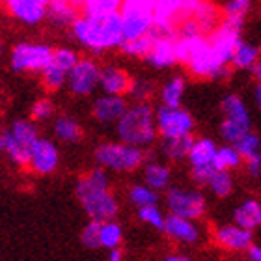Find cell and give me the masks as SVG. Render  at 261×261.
<instances>
[{
  "mask_svg": "<svg viewBox=\"0 0 261 261\" xmlns=\"http://www.w3.org/2000/svg\"><path fill=\"white\" fill-rule=\"evenodd\" d=\"M235 149L239 151V155L243 157V161L250 157H256L259 155V147H261V140H259V135H256L254 130H248L246 135H243L239 140L233 144Z\"/></svg>",
  "mask_w": 261,
  "mask_h": 261,
  "instance_id": "obj_37",
  "label": "cell"
},
{
  "mask_svg": "<svg viewBox=\"0 0 261 261\" xmlns=\"http://www.w3.org/2000/svg\"><path fill=\"white\" fill-rule=\"evenodd\" d=\"M129 200H130V203L136 207L155 205V203L159 201V192L153 191L151 187H147L146 183H142V185H133L129 191Z\"/></svg>",
  "mask_w": 261,
  "mask_h": 261,
  "instance_id": "obj_36",
  "label": "cell"
},
{
  "mask_svg": "<svg viewBox=\"0 0 261 261\" xmlns=\"http://www.w3.org/2000/svg\"><path fill=\"white\" fill-rule=\"evenodd\" d=\"M194 127V118L183 107H164V105H161L155 110V129H157V136H161V138L192 135Z\"/></svg>",
  "mask_w": 261,
  "mask_h": 261,
  "instance_id": "obj_11",
  "label": "cell"
},
{
  "mask_svg": "<svg viewBox=\"0 0 261 261\" xmlns=\"http://www.w3.org/2000/svg\"><path fill=\"white\" fill-rule=\"evenodd\" d=\"M107 261H123V254H121L118 248H114V250H110L109 259H107Z\"/></svg>",
  "mask_w": 261,
  "mask_h": 261,
  "instance_id": "obj_45",
  "label": "cell"
},
{
  "mask_svg": "<svg viewBox=\"0 0 261 261\" xmlns=\"http://www.w3.org/2000/svg\"><path fill=\"white\" fill-rule=\"evenodd\" d=\"M259 45L248 39H241L239 45L235 47L231 60H229V67L237 71H250L254 65L259 64Z\"/></svg>",
  "mask_w": 261,
  "mask_h": 261,
  "instance_id": "obj_24",
  "label": "cell"
},
{
  "mask_svg": "<svg viewBox=\"0 0 261 261\" xmlns=\"http://www.w3.org/2000/svg\"><path fill=\"white\" fill-rule=\"evenodd\" d=\"M121 239H123V229L120 224L114 222V218L99 224V246L114 250L121 245Z\"/></svg>",
  "mask_w": 261,
  "mask_h": 261,
  "instance_id": "obj_32",
  "label": "cell"
},
{
  "mask_svg": "<svg viewBox=\"0 0 261 261\" xmlns=\"http://www.w3.org/2000/svg\"><path fill=\"white\" fill-rule=\"evenodd\" d=\"M53 45L47 41H19L10 50V67L15 73H39L49 64L53 56Z\"/></svg>",
  "mask_w": 261,
  "mask_h": 261,
  "instance_id": "obj_8",
  "label": "cell"
},
{
  "mask_svg": "<svg viewBox=\"0 0 261 261\" xmlns=\"http://www.w3.org/2000/svg\"><path fill=\"white\" fill-rule=\"evenodd\" d=\"M81 13V8L73 4L71 0H50L47 8V17L45 21H49L55 28H69L76 17Z\"/></svg>",
  "mask_w": 261,
  "mask_h": 261,
  "instance_id": "obj_21",
  "label": "cell"
},
{
  "mask_svg": "<svg viewBox=\"0 0 261 261\" xmlns=\"http://www.w3.org/2000/svg\"><path fill=\"white\" fill-rule=\"evenodd\" d=\"M116 135L121 142L146 149L157 140L155 110L149 103L127 105L125 112L114 123Z\"/></svg>",
  "mask_w": 261,
  "mask_h": 261,
  "instance_id": "obj_3",
  "label": "cell"
},
{
  "mask_svg": "<svg viewBox=\"0 0 261 261\" xmlns=\"http://www.w3.org/2000/svg\"><path fill=\"white\" fill-rule=\"evenodd\" d=\"M127 99L125 95H110L103 93L99 97L93 99L92 103V116L93 120L101 123V125H114L120 120V116L127 109Z\"/></svg>",
  "mask_w": 261,
  "mask_h": 261,
  "instance_id": "obj_17",
  "label": "cell"
},
{
  "mask_svg": "<svg viewBox=\"0 0 261 261\" xmlns=\"http://www.w3.org/2000/svg\"><path fill=\"white\" fill-rule=\"evenodd\" d=\"M187 93V79L185 75H170L159 88V99L164 107H181Z\"/></svg>",
  "mask_w": 261,
  "mask_h": 261,
  "instance_id": "obj_23",
  "label": "cell"
},
{
  "mask_svg": "<svg viewBox=\"0 0 261 261\" xmlns=\"http://www.w3.org/2000/svg\"><path fill=\"white\" fill-rule=\"evenodd\" d=\"M254 0H226V4L220 10V17L229 22L245 27V21L252 10Z\"/></svg>",
  "mask_w": 261,
  "mask_h": 261,
  "instance_id": "obj_30",
  "label": "cell"
},
{
  "mask_svg": "<svg viewBox=\"0 0 261 261\" xmlns=\"http://www.w3.org/2000/svg\"><path fill=\"white\" fill-rule=\"evenodd\" d=\"M215 239L222 248L226 250H233V252H241L246 250L248 246L254 243V231L250 229H245L237 226V224H224L217 229L215 233Z\"/></svg>",
  "mask_w": 261,
  "mask_h": 261,
  "instance_id": "obj_19",
  "label": "cell"
},
{
  "mask_svg": "<svg viewBox=\"0 0 261 261\" xmlns=\"http://www.w3.org/2000/svg\"><path fill=\"white\" fill-rule=\"evenodd\" d=\"M205 185L209 187V191L215 196H218V198H228V196L231 194V191H233V177H231V174L226 172V170L215 168V172L209 175V179H207Z\"/></svg>",
  "mask_w": 261,
  "mask_h": 261,
  "instance_id": "obj_33",
  "label": "cell"
},
{
  "mask_svg": "<svg viewBox=\"0 0 261 261\" xmlns=\"http://www.w3.org/2000/svg\"><path fill=\"white\" fill-rule=\"evenodd\" d=\"M189 17L201 28V32L209 34L220 21V10L211 0H198Z\"/></svg>",
  "mask_w": 261,
  "mask_h": 261,
  "instance_id": "obj_26",
  "label": "cell"
},
{
  "mask_svg": "<svg viewBox=\"0 0 261 261\" xmlns=\"http://www.w3.org/2000/svg\"><path fill=\"white\" fill-rule=\"evenodd\" d=\"M155 92H157V86H155V82H153L151 79L138 76V79H133V81H130L127 95H130L135 103H149V99L153 97Z\"/></svg>",
  "mask_w": 261,
  "mask_h": 261,
  "instance_id": "obj_34",
  "label": "cell"
},
{
  "mask_svg": "<svg viewBox=\"0 0 261 261\" xmlns=\"http://www.w3.org/2000/svg\"><path fill=\"white\" fill-rule=\"evenodd\" d=\"M76 198L81 200L84 213H86L90 220H112L118 215V200L114 194L110 192V177L109 170L97 168L90 170L84 174L81 179L76 181Z\"/></svg>",
  "mask_w": 261,
  "mask_h": 261,
  "instance_id": "obj_2",
  "label": "cell"
},
{
  "mask_svg": "<svg viewBox=\"0 0 261 261\" xmlns=\"http://www.w3.org/2000/svg\"><path fill=\"white\" fill-rule=\"evenodd\" d=\"M79 58H81V55L73 47H55L49 64L39 71L41 86L50 93L60 92L65 84L67 73H69L71 67L75 65V62Z\"/></svg>",
  "mask_w": 261,
  "mask_h": 261,
  "instance_id": "obj_9",
  "label": "cell"
},
{
  "mask_svg": "<svg viewBox=\"0 0 261 261\" xmlns=\"http://www.w3.org/2000/svg\"><path fill=\"white\" fill-rule=\"evenodd\" d=\"M166 205L170 209V215L189 218V220L201 218L207 209L205 198L201 192L192 191V189H179V187H174L168 191Z\"/></svg>",
  "mask_w": 261,
  "mask_h": 261,
  "instance_id": "obj_13",
  "label": "cell"
},
{
  "mask_svg": "<svg viewBox=\"0 0 261 261\" xmlns=\"http://www.w3.org/2000/svg\"><path fill=\"white\" fill-rule=\"evenodd\" d=\"M93 159L97 166L110 172H135L146 161V151L121 140L103 142L95 147Z\"/></svg>",
  "mask_w": 261,
  "mask_h": 261,
  "instance_id": "obj_4",
  "label": "cell"
},
{
  "mask_svg": "<svg viewBox=\"0 0 261 261\" xmlns=\"http://www.w3.org/2000/svg\"><path fill=\"white\" fill-rule=\"evenodd\" d=\"M73 39L93 56L116 50L123 43L118 11L109 13H79L69 27Z\"/></svg>",
  "mask_w": 261,
  "mask_h": 261,
  "instance_id": "obj_1",
  "label": "cell"
},
{
  "mask_svg": "<svg viewBox=\"0 0 261 261\" xmlns=\"http://www.w3.org/2000/svg\"><path fill=\"white\" fill-rule=\"evenodd\" d=\"M153 43V34H146L136 39H127L118 47V50H121V55L129 56V58H144L147 55V50Z\"/></svg>",
  "mask_w": 261,
  "mask_h": 261,
  "instance_id": "obj_35",
  "label": "cell"
},
{
  "mask_svg": "<svg viewBox=\"0 0 261 261\" xmlns=\"http://www.w3.org/2000/svg\"><path fill=\"white\" fill-rule=\"evenodd\" d=\"M118 13L121 21L123 41L136 39L151 32L153 22H155V2L153 0H121Z\"/></svg>",
  "mask_w": 261,
  "mask_h": 261,
  "instance_id": "obj_6",
  "label": "cell"
},
{
  "mask_svg": "<svg viewBox=\"0 0 261 261\" xmlns=\"http://www.w3.org/2000/svg\"><path fill=\"white\" fill-rule=\"evenodd\" d=\"M252 95H254V103L257 105V109L261 107V86H259V81L254 84V90H252Z\"/></svg>",
  "mask_w": 261,
  "mask_h": 261,
  "instance_id": "obj_44",
  "label": "cell"
},
{
  "mask_svg": "<svg viewBox=\"0 0 261 261\" xmlns=\"http://www.w3.org/2000/svg\"><path fill=\"white\" fill-rule=\"evenodd\" d=\"M0 149H2V130H0Z\"/></svg>",
  "mask_w": 261,
  "mask_h": 261,
  "instance_id": "obj_47",
  "label": "cell"
},
{
  "mask_svg": "<svg viewBox=\"0 0 261 261\" xmlns=\"http://www.w3.org/2000/svg\"><path fill=\"white\" fill-rule=\"evenodd\" d=\"M138 218H140L142 222H146L147 226H153V228L163 229L164 215H163V211L157 207V203H155V205L138 207Z\"/></svg>",
  "mask_w": 261,
  "mask_h": 261,
  "instance_id": "obj_40",
  "label": "cell"
},
{
  "mask_svg": "<svg viewBox=\"0 0 261 261\" xmlns=\"http://www.w3.org/2000/svg\"><path fill=\"white\" fill-rule=\"evenodd\" d=\"M58 164H60L58 146L53 140H49V138H41L39 136L38 140L34 142L32 149H30L27 166L32 170L34 174L49 175L53 172H56Z\"/></svg>",
  "mask_w": 261,
  "mask_h": 261,
  "instance_id": "obj_16",
  "label": "cell"
},
{
  "mask_svg": "<svg viewBox=\"0 0 261 261\" xmlns=\"http://www.w3.org/2000/svg\"><path fill=\"white\" fill-rule=\"evenodd\" d=\"M192 135L187 136H174V138H163V155L170 161H183L187 159V153L191 149Z\"/></svg>",
  "mask_w": 261,
  "mask_h": 261,
  "instance_id": "obj_31",
  "label": "cell"
},
{
  "mask_svg": "<svg viewBox=\"0 0 261 261\" xmlns=\"http://www.w3.org/2000/svg\"><path fill=\"white\" fill-rule=\"evenodd\" d=\"M243 164V157L239 155V151L235 149L233 144H224V146H217L215 151V159H213V166L217 170H237Z\"/></svg>",
  "mask_w": 261,
  "mask_h": 261,
  "instance_id": "obj_29",
  "label": "cell"
},
{
  "mask_svg": "<svg viewBox=\"0 0 261 261\" xmlns=\"http://www.w3.org/2000/svg\"><path fill=\"white\" fill-rule=\"evenodd\" d=\"M133 76L118 64H105L99 71V90L110 95H127Z\"/></svg>",
  "mask_w": 261,
  "mask_h": 261,
  "instance_id": "obj_18",
  "label": "cell"
},
{
  "mask_svg": "<svg viewBox=\"0 0 261 261\" xmlns=\"http://www.w3.org/2000/svg\"><path fill=\"white\" fill-rule=\"evenodd\" d=\"M53 133H55L56 140L64 142V144H76L82 140V135H84L79 120L67 114L56 116L53 121Z\"/></svg>",
  "mask_w": 261,
  "mask_h": 261,
  "instance_id": "obj_25",
  "label": "cell"
},
{
  "mask_svg": "<svg viewBox=\"0 0 261 261\" xmlns=\"http://www.w3.org/2000/svg\"><path fill=\"white\" fill-rule=\"evenodd\" d=\"M56 114V107L49 97H41L32 105L30 109V120L32 121H49Z\"/></svg>",
  "mask_w": 261,
  "mask_h": 261,
  "instance_id": "obj_38",
  "label": "cell"
},
{
  "mask_svg": "<svg viewBox=\"0 0 261 261\" xmlns=\"http://www.w3.org/2000/svg\"><path fill=\"white\" fill-rule=\"evenodd\" d=\"M217 151V142L209 138V136H200V138H192L191 149L187 153V159L191 163V168H205L213 166V159Z\"/></svg>",
  "mask_w": 261,
  "mask_h": 261,
  "instance_id": "obj_22",
  "label": "cell"
},
{
  "mask_svg": "<svg viewBox=\"0 0 261 261\" xmlns=\"http://www.w3.org/2000/svg\"><path fill=\"white\" fill-rule=\"evenodd\" d=\"M121 0H82L81 10L82 13H109L118 11Z\"/></svg>",
  "mask_w": 261,
  "mask_h": 261,
  "instance_id": "obj_39",
  "label": "cell"
},
{
  "mask_svg": "<svg viewBox=\"0 0 261 261\" xmlns=\"http://www.w3.org/2000/svg\"><path fill=\"white\" fill-rule=\"evenodd\" d=\"M11 19L28 28L39 27L47 17L50 0H0Z\"/></svg>",
  "mask_w": 261,
  "mask_h": 261,
  "instance_id": "obj_15",
  "label": "cell"
},
{
  "mask_svg": "<svg viewBox=\"0 0 261 261\" xmlns=\"http://www.w3.org/2000/svg\"><path fill=\"white\" fill-rule=\"evenodd\" d=\"M222 123H220V136L226 144H235L241 136L252 130V114L250 109L239 93L224 95L222 103Z\"/></svg>",
  "mask_w": 261,
  "mask_h": 261,
  "instance_id": "obj_5",
  "label": "cell"
},
{
  "mask_svg": "<svg viewBox=\"0 0 261 261\" xmlns=\"http://www.w3.org/2000/svg\"><path fill=\"white\" fill-rule=\"evenodd\" d=\"M99 224L97 220H90L86 224V228L82 229V245L88 248H99Z\"/></svg>",
  "mask_w": 261,
  "mask_h": 261,
  "instance_id": "obj_41",
  "label": "cell"
},
{
  "mask_svg": "<svg viewBox=\"0 0 261 261\" xmlns=\"http://www.w3.org/2000/svg\"><path fill=\"white\" fill-rule=\"evenodd\" d=\"M246 172H248V175H252V177H259V174H261V157L259 155L246 159Z\"/></svg>",
  "mask_w": 261,
  "mask_h": 261,
  "instance_id": "obj_42",
  "label": "cell"
},
{
  "mask_svg": "<svg viewBox=\"0 0 261 261\" xmlns=\"http://www.w3.org/2000/svg\"><path fill=\"white\" fill-rule=\"evenodd\" d=\"M39 138V130L36 121L15 120L2 133V149L6 155L19 166H27L28 155L34 142Z\"/></svg>",
  "mask_w": 261,
  "mask_h": 261,
  "instance_id": "obj_7",
  "label": "cell"
},
{
  "mask_svg": "<svg viewBox=\"0 0 261 261\" xmlns=\"http://www.w3.org/2000/svg\"><path fill=\"white\" fill-rule=\"evenodd\" d=\"M153 2H155L153 28L161 32L175 34L177 24L191 15L198 0H153Z\"/></svg>",
  "mask_w": 261,
  "mask_h": 261,
  "instance_id": "obj_14",
  "label": "cell"
},
{
  "mask_svg": "<svg viewBox=\"0 0 261 261\" xmlns=\"http://www.w3.org/2000/svg\"><path fill=\"white\" fill-rule=\"evenodd\" d=\"M101 65L93 56H81L67 73L64 88L75 97H90L99 88Z\"/></svg>",
  "mask_w": 261,
  "mask_h": 261,
  "instance_id": "obj_10",
  "label": "cell"
},
{
  "mask_svg": "<svg viewBox=\"0 0 261 261\" xmlns=\"http://www.w3.org/2000/svg\"><path fill=\"white\" fill-rule=\"evenodd\" d=\"M170 181H172V170L164 163L151 161L144 166V183L147 187H151L153 191H166L170 187Z\"/></svg>",
  "mask_w": 261,
  "mask_h": 261,
  "instance_id": "obj_28",
  "label": "cell"
},
{
  "mask_svg": "<svg viewBox=\"0 0 261 261\" xmlns=\"http://www.w3.org/2000/svg\"><path fill=\"white\" fill-rule=\"evenodd\" d=\"M233 222L237 226L245 229L254 231L256 228H259L261 224V205L259 201L254 198H248L243 203L237 205V209L233 211Z\"/></svg>",
  "mask_w": 261,
  "mask_h": 261,
  "instance_id": "obj_27",
  "label": "cell"
},
{
  "mask_svg": "<svg viewBox=\"0 0 261 261\" xmlns=\"http://www.w3.org/2000/svg\"><path fill=\"white\" fill-rule=\"evenodd\" d=\"M164 261H189L185 256H170V257H166Z\"/></svg>",
  "mask_w": 261,
  "mask_h": 261,
  "instance_id": "obj_46",
  "label": "cell"
},
{
  "mask_svg": "<svg viewBox=\"0 0 261 261\" xmlns=\"http://www.w3.org/2000/svg\"><path fill=\"white\" fill-rule=\"evenodd\" d=\"M163 229L170 239L181 245H194L200 239V228L189 218L175 217V215L164 217Z\"/></svg>",
  "mask_w": 261,
  "mask_h": 261,
  "instance_id": "obj_20",
  "label": "cell"
},
{
  "mask_svg": "<svg viewBox=\"0 0 261 261\" xmlns=\"http://www.w3.org/2000/svg\"><path fill=\"white\" fill-rule=\"evenodd\" d=\"M246 252H248V259L250 261H261V248L257 245L252 243V245L246 248Z\"/></svg>",
  "mask_w": 261,
  "mask_h": 261,
  "instance_id": "obj_43",
  "label": "cell"
},
{
  "mask_svg": "<svg viewBox=\"0 0 261 261\" xmlns=\"http://www.w3.org/2000/svg\"><path fill=\"white\" fill-rule=\"evenodd\" d=\"M153 43L147 50V55L142 58L151 69L166 71L179 64L177 60V47H175V34L161 32L157 28H151Z\"/></svg>",
  "mask_w": 261,
  "mask_h": 261,
  "instance_id": "obj_12",
  "label": "cell"
}]
</instances>
